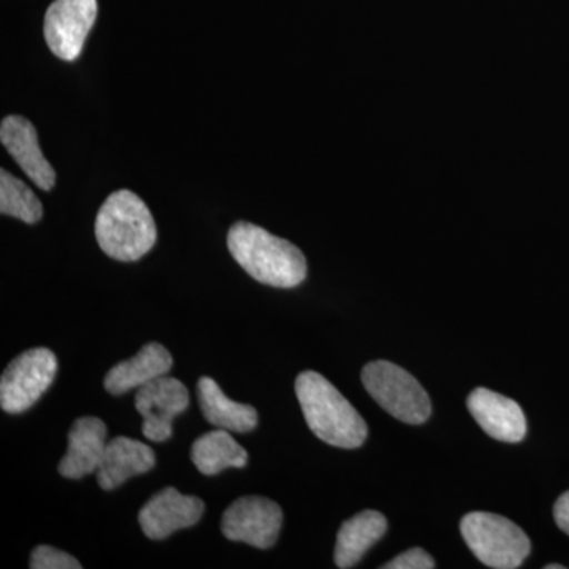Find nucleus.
<instances>
[{
  "label": "nucleus",
  "mask_w": 569,
  "mask_h": 569,
  "mask_svg": "<svg viewBox=\"0 0 569 569\" xmlns=\"http://www.w3.org/2000/svg\"><path fill=\"white\" fill-rule=\"evenodd\" d=\"M546 569H565L563 565H546Z\"/></svg>",
  "instance_id": "23"
},
{
  "label": "nucleus",
  "mask_w": 569,
  "mask_h": 569,
  "mask_svg": "<svg viewBox=\"0 0 569 569\" xmlns=\"http://www.w3.org/2000/svg\"><path fill=\"white\" fill-rule=\"evenodd\" d=\"M553 519L561 531L569 535V490L557 500L553 507Z\"/></svg>",
  "instance_id": "22"
},
{
  "label": "nucleus",
  "mask_w": 569,
  "mask_h": 569,
  "mask_svg": "<svg viewBox=\"0 0 569 569\" xmlns=\"http://www.w3.org/2000/svg\"><path fill=\"white\" fill-rule=\"evenodd\" d=\"M468 411L489 437L505 443H519L527 436L522 408L508 397L477 388L467 399Z\"/></svg>",
  "instance_id": "11"
},
{
  "label": "nucleus",
  "mask_w": 569,
  "mask_h": 569,
  "mask_svg": "<svg viewBox=\"0 0 569 569\" xmlns=\"http://www.w3.org/2000/svg\"><path fill=\"white\" fill-rule=\"evenodd\" d=\"M186 385L178 378L163 376L144 385L134 396V407L142 417V433L148 440L167 441L173 436V419L189 408Z\"/></svg>",
  "instance_id": "9"
},
{
  "label": "nucleus",
  "mask_w": 569,
  "mask_h": 569,
  "mask_svg": "<svg viewBox=\"0 0 569 569\" xmlns=\"http://www.w3.org/2000/svg\"><path fill=\"white\" fill-rule=\"evenodd\" d=\"M204 503L198 497L183 496L178 489L167 488L153 496L138 515L142 533L151 539H164L174 531L190 529L200 522Z\"/></svg>",
  "instance_id": "10"
},
{
  "label": "nucleus",
  "mask_w": 569,
  "mask_h": 569,
  "mask_svg": "<svg viewBox=\"0 0 569 569\" xmlns=\"http://www.w3.org/2000/svg\"><path fill=\"white\" fill-rule=\"evenodd\" d=\"M156 467V455L148 445L129 437H116L108 441L97 481L103 490H112L138 475L148 473Z\"/></svg>",
  "instance_id": "14"
},
{
  "label": "nucleus",
  "mask_w": 569,
  "mask_h": 569,
  "mask_svg": "<svg viewBox=\"0 0 569 569\" xmlns=\"http://www.w3.org/2000/svg\"><path fill=\"white\" fill-rule=\"evenodd\" d=\"M460 533L475 557L489 568L516 569L530 556V539L523 530L493 512H468Z\"/></svg>",
  "instance_id": "4"
},
{
  "label": "nucleus",
  "mask_w": 569,
  "mask_h": 569,
  "mask_svg": "<svg viewBox=\"0 0 569 569\" xmlns=\"http://www.w3.org/2000/svg\"><path fill=\"white\" fill-rule=\"evenodd\" d=\"M0 141L14 162L39 189L51 190L56 183V171L44 159L36 127L22 116H9L0 123Z\"/></svg>",
  "instance_id": "12"
},
{
  "label": "nucleus",
  "mask_w": 569,
  "mask_h": 569,
  "mask_svg": "<svg viewBox=\"0 0 569 569\" xmlns=\"http://www.w3.org/2000/svg\"><path fill=\"white\" fill-rule=\"evenodd\" d=\"M198 402L209 425L228 432H252L258 426V413L252 406L228 399L211 377H201L197 385Z\"/></svg>",
  "instance_id": "17"
},
{
  "label": "nucleus",
  "mask_w": 569,
  "mask_h": 569,
  "mask_svg": "<svg viewBox=\"0 0 569 569\" xmlns=\"http://www.w3.org/2000/svg\"><path fill=\"white\" fill-rule=\"evenodd\" d=\"M97 0H54L44 14L43 33L48 48L62 61L80 58L86 39L96 24Z\"/></svg>",
  "instance_id": "7"
},
{
  "label": "nucleus",
  "mask_w": 569,
  "mask_h": 569,
  "mask_svg": "<svg viewBox=\"0 0 569 569\" xmlns=\"http://www.w3.org/2000/svg\"><path fill=\"white\" fill-rule=\"evenodd\" d=\"M362 383L378 406L407 425H422L432 406L421 383L402 367L372 361L362 369Z\"/></svg>",
  "instance_id": "5"
},
{
  "label": "nucleus",
  "mask_w": 569,
  "mask_h": 569,
  "mask_svg": "<svg viewBox=\"0 0 569 569\" xmlns=\"http://www.w3.org/2000/svg\"><path fill=\"white\" fill-rule=\"evenodd\" d=\"M228 249L236 263L257 282L276 288H295L305 282V253L291 242L249 222L231 227Z\"/></svg>",
  "instance_id": "1"
},
{
  "label": "nucleus",
  "mask_w": 569,
  "mask_h": 569,
  "mask_svg": "<svg viewBox=\"0 0 569 569\" xmlns=\"http://www.w3.org/2000/svg\"><path fill=\"white\" fill-rule=\"evenodd\" d=\"M29 567L32 569H81V563L61 549L51 548V546H37L32 550Z\"/></svg>",
  "instance_id": "20"
},
{
  "label": "nucleus",
  "mask_w": 569,
  "mask_h": 569,
  "mask_svg": "<svg viewBox=\"0 0 569 569\" xmlns=\"http://www.w3.org/2000/svg\"><path fill=\"white\" fill-rule=\"evenodd\" d=\"M436 560L426 552V550L415 548L400 553L396 559L385 563L383 569H433Z\"/></svg>",
  "instance_id": "21"
},
{
  "label": "nucleus",
  "mask_w": 569,
  "mask_h": 569,
  "mask_svg": "<svg viewBox=\"0 0 569 569\" xmlns=\"http://www.w3.org/2000/svg\"><path fill=\"white\" fill-rule=\"evenodd\" d=\"M192 460L201 473L212 477L224 468H244L249 455L228 430L217 429L194 440Z\"/></svg>",
  "instance_id": "18"
},
{
  "label": "nucleus",
  "mask_w": 569,
  "mask_h": 569,
  "mask_svg": "<svg viewBox=\"0 0 569 569\" xmlns=\"http://www.w3.org/2000/svg\"><path fill=\"white\" fill-rule=\"evenodd\" d=\"M96 238L108 257L137 261L156 246L157 227L151 211L137 193L118 190L97 213Z\"/></svg>",
  "instance_id": "3"
},
{
  "label": "nucleus",
  "mask_w": 569,
  "mask_h": 569,
  "mask_svg": "<svg viewBox=\"0 0 569 569\" xmlns=\"http://www.w3.org/2000/svg\"><path fill=\"white\" fill-rule=\"evenodd\" d=\"M108 445V429L102 419H77L69 432V449L59 463L63 478L81 479L97 473Z\"/></svg>",
  "instance_id": "13"
},
{
  "label": "nucleus",
  "mask_w": 569,
  "mask_h": 569,
  "mask_svg": "<svg viewBox=\"0 0 569 569\" xmlns=\"http://www.w3.org/2000/svg\"><path fill=\"white\" fill-rule=\"evenodd\" d=\"M282 523V508L276 501L264 497H242L223 512L220 529L230 541L269 549L276 545Z\"/></svg>",
  "instance_id": "8"
},
{
  "label": "nucleus",
  "mask_w": 569,
  "mask_h": 569,
  "mask_svg": "<svg viewBox=\"0 0 569 569\" xmlns=\"http://www.w3.org/2000/svg\"><path fill=\"white\" fill-rule=\"evenodd\" d=\"M0 212L24 223H37L43 217V206L37 194L9 171H0Z\"/></svg>",
  "instance_id": "19"
},
{
  "label": "nucleus",
  "mask_w": 569,
  "mask_h": 569,
  "mask_svg": "<svg viewBox=\"0 0 569 569\" xmlns=\"http://www.w3.org/2000/svg\"><path fill=\"white\" fill-rule=\"evenodd\" d=\"M58 358L48 348H32L14 358L0 378V407L20 415L39 402L58 376Z\"/></svg>",
  "instance_id": "6"
},
{
  "label": "nucleus",
  "mask_w": 569,
  "mask_h": 569,
  "mask_svg": "<svg viewBox=\"0 0 569 569\" xmlns=\"http://www.w3.org/2000/svg\"><path fill=\"white\" fill-rule=\"evenodd\" d=\"M388 531V520L373 509L358 512L340 527L337 533L335 561L337 568L350 569L361 561L367 550Z\"/></svg>",
  "instance_id": "16"
},
{
  "label": "nucleus",
  "mask_w": 569,
  "mask_h": 569,
  "mask_svg": "<svg viewBox=\"0 0 569 569\" xmlns=\"http://www.w3.org/2000/svg\"><path fill=\"white\" fill-rule=\"evenodd\" d=\"M173 367V356L160 343L151 342L141 348L132 359L119 362L104 377V389L112 396L140 389L157 378L167 376Z\"/></svg>",
  "instance_id": "15"
},
{
  "label": "nucleus",
  "mask_w": 569,
  "mask_h": 569,
  "mask_svg": "<svg viewBox=\"0 0 569 569\" xmlns=\"http://www.w3.org/2000/svg\"><path fill=\"white\" fill-rule=\"evenodd\" d=\"M295 389L307 426L320 440L343 449L365 443L369 433L365 419L331 381L307 370L296 378Z\"/></svg>",
  "instance_id": "2"
}]
</instances>
